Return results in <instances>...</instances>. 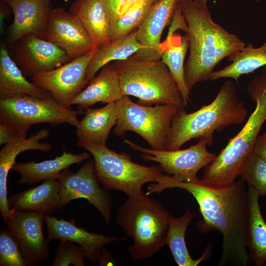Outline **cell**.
Segmentation results:
<instances>
[{
    "instance_id": "6da1fadb",
    "label": "cell",
    "mask_w": 266,
    "mask_h": 266,
    "mask_svg": "<svg viewBox=\"0 0 266 266\" xmlns=\"http://www.w3.org/2000/svg\"><path fill=\"white\" fill-rule=\"evenodd\" d=\"M241 179L216 186L199 179L194 182L178 181L164 175L156 184L157 192L174 188L185 190L198 202L202 220L198 224L202 232L218 231L223 235L221 265L247 266L251 260L247 245L249 215L248 189Z\"/></svg>"
},
{
    "instance_id": "7a4b0ae2",
    "label": "cell",
    "mask_w": 266,
    "mask_h": 266,
    "mask_svg": "<svg viewBox=\"0 0 266 266\" xmlns=\"http://www.w3.org/2000/svg\"><path fill=\"white\" fill-rule=\"evenodd\" d=\"M187 25L189 55L184 74L190 91L197 83L210 79L214 67L223 59L242 50L245 43L212 19L206 5L193 0H180Z\"/></svg>"
},
{
    "instance_id": "3957f363",
    "label": "cell",
    "mask_w": 266,
    "mask_h": 266,
    "mask_svg": "<svg viewBox=\"0 0 266 266\" xmlns=\"http://www.w3.org/2000/svg\"><path fill=\"white\" fill-rule=\"evenodd\" d=\"M247 112L234 83L227 80L209 104L190 113L184 107H179L172 119L166 150L180 149L192 139L203 138L208 146H211L215 132H221L232 125L243 123Z\"/></svg>"
},
{
    "instance_id": "277c9868",
    "label": "cell",
    "mask_w": 266,
    "mask_h": 266,
    "mask_svg": "<svg viewBox=\"0 0 266 266\" xmlns=\"http://www.w3.org/2000/svg\"><path fill=\"white\" fill-rule=\"evenodd\" d=\"M247 90L256 107L241 130L229 138L215 160L204 168L201 180L206 183L222 186L233 182L244 160L252 152L266 121V67L252 79Z\"/></svg>"
},
{
    "instance_id": "5b68a950",
    "label": "cell",
    "mask_w": 266,
    "mask_h": 266,
    "mask_svg": "<svg viewBox=\"0 0 266 266\" xmlns=\"http://www.w3.org/2000/svg\"><path fill=\"white\" fill-rule=\"evenodd\" d=\"M170 215L163 205L144 193L128 197L119 207L116 222L131 236L133 261L150 258L166 245Z\"/></svg>"
},
{
    "instance_id": "8992f818",
    "label": "cell",
    "mask_w": 266,
    "mask_h": 266,
    "mask_svg": "<svg viewBox=\"0 0 266 266\" xmlns=\"http://www.w3.org/2000/svg\"><path fill=\"white\" fill-rule=\"evenodd\" d=\"M114 65L123 95L138 98V103L143 105L173 104L184 107L178 86L161 60L129 58L116 61Z\"/></svg>"
},
{
    "instance_id": "52a82bcc",
    "label": "cell",
    "mask_w": 266,
    "mask_h": 266,
    "mask_svg": "<svg viewBox=\"0 0 266 266\" xmlns=\"http://www.w3.org/2000/svg\"><path fill=\"white\" fill-rule=\"evenodd\" d=\"M77 145L93 157L97 177L105 190H118L128 197L143 193L142 186L157 182L164 174L159 165L145 166L131 160L130 155L118 153L106 145L78 142Z\"/></svg>"
},
{
    "instance_id": "ba28073f",
    "label": "cell",
    "mask_w": 266,
    "mask_h": 266,
    "mask_svg": "<svg viewBox=\"0 0 266 266\" xmlns=\"http://www.w3.org/2000/svg\"><path fill=\"white\" fill-rule=\"evenodd\" d=\"M84 112L63 106L51 94L43 98L28 95L0 97V122L13 129L18 136L27 137L33 125L43 123H67L76 128L78 115Z\"/></svg>"
},
{
    "instance_id": "9c48e42d",
    "label": "cell",
    "mask_w": 266,
    "mask_h": 266,
    "mask_svg": "<svg viewBox=\"0 0 266 266\" xmlns=\"http://www.w3.org/2000/svg\"><path fill=\"white\" fill-rule=\"evenodd\" d=\"M117 104L118 118L115 134L123 136L127 131H132L145 139L152 149L166 150L172 119L179 106L143 105L135 103L126 95Z\"/></svg>"
},
{
    "instance_id": "30bf717a",
    "label": "cell",
    "mask_w": 266,
    "mask_h": 266,
    "mask_svg": "<svg viewBox=\"0 0 266 266\" xmlns=\"http://www.w3.org/2000/svg\"><path fill=\"white\" fill-rule=\"evenodd\" d=\"M124 142L133 149L142 153L144 160L158 163L163 172L181 182L198 181L199 171L211 164L217 156L208 151L207 143L203 138L188 148L174 150L148 148L127 139H124Z\"/></svg>"
},
{
    "instance_id": "8fae6325",
    "label": "cell",
    "mask_w": 266,
    "mask_h": 266,
    "mask_svg": "<svg viewBox=\"0 0 266 266\" xmlns=\"http://www.w3.org/2000/svg\"><path fill=\"white\" fill-rule=\"evenodd\" d=\"M57 179L61 188L58 209L75 199H85L99 210L105 223L109 224L111 199L109 191L100 185L94 160L86 161L75 173L67 169L62 171Z\"/></svg>"
},
{
    "instance_id": "7c38bea8",
    "label": "cell",
    "mask_w": 266,
    "mask_h": 266,
    "mask_svg": "<svg viewBox=\"0 0 266 266\" xmlns=\"http://www.w3.org/2000/svg\"><path fill=\"white\" fill-rule=\"evenodd\" d=\"M98 48L52 70L31 78L38 87L44 89L63 106L71 108L70 101L88 85L85 79L88 64Z\"/></svg>"
},
{
    "instance_id": "4fadbf2b",
    "label": "cell",
    "mask_w": 266,
    "mask_h": 266,
    "mask_svg": "<svg viewBox=\"0 0 266 266\" xmlns=\"http://www.w3.org/2000/svg\"><path fill=\"white\" fill-rule=\"evenodd\" d=\"M11 44L9 53L26 77L32 78L71 61L59 46L32 34L26 35Z\"/></svg>"
},
{
    "instance_id": "5bb4252c",
    "label": "cell",
    "mask_w": 266,
    "mask_h": 266,
    "mask_svg": "<svg viewBox=\"0 0 266 266\" xmlns=\"http://www.w3.org/2000/svg\"><path fill=\"white\" fill-rule=\"evenodd\" d=\"M6 224L17 240L27 266H35L48 259L49 246L43 232L42 213L11 208Z\"/></svg>"
},
{
    "instance_id": "9a60e30c",
    "label": "cell",
    "mask_w": 266,
    "mask_h": 266,
    "mask_svg": "<svg viewBox=\"0 0 266 266\" xmlns=\"http://www.w3.org/2000/svg\"><path fill=\"white\" fill-rule=\"evenodd\" d=\"M45 39L63 49L71 60L95 47L80 20L62 7L52 9Z\"/></svg>"
},
{
    "instance_id": "2e32d148",
    "label": "cell",
    "mask_w": 266,
    "mask_h": 266,
    "mask_svg": "<svg viewBox=\"0 0 266 266\" xmlns=\"http://www.w3.org/2000/svg\"><path fill=\"white\" fill-rule=\"evenodd\" d=\"M180 0H159L151 6L136 29V36L142 48L131 59L139 61L159 60L162 54L163 32L173 17Z\"/></svg>"
},
{
    "instance_id": "e0dca14e",
    "label": "cell",
    "mask_w": 266,
    "mask_h": 266,
    "mask_svg": "<svg viewBox=\"0 0 266 266\" xmlns=\"http://www.w3.org/2000/svg\"><path fill=\"white\" fill-rule=\"evenodd\" d=\"M14 17L9 31V44L32 34L45 39L52 0H2Z\"/></svg>"
},
{
    "instance_id": "ac0fdd59",
    "label": "cell",
    "mask_w": 266,
    "mask_h": 266,
    "mask_svg": "<svg viewBox=\"0 0 266 266\" xmlns=\"http://www.w3.org/2000/svg\"><path fill=\"white\" fill-rule=\"evenodd\" d=\"M44 219L49 242L57 239L76 243L83 249L85 258L93 263L98 261L102 249L107 244L125 239V237L117 238L89 232L76 226L73 219L69 221L63 218L58 219L51 215H45Z\"/></svg>"
},
{
    "instance_id": "d6986e66",
    "label": "cell",
    "mask_w": 266,
    "mask_h": 266,
    "mask_svg": "<svg viewBox=\"0 0 266 266\" xmlns=\"http://www.w3.org/2000/svg\"><path fill=\"white\" fill-rule=\"evenodd\" d=\"M50 132L42 129L29 137L17 136L11 142L5 144L0 151V211L3 220L6 223L12 209L8 205L7 197V177L9 172L15 163L18 155L27 150L49 151L52 149L51 144L40 142L46 138Z\"/></svg>"
},
{
    "instance_id": "ffe728a7",
    "label": "cell",
    "mask_w": 266,
    "mask_h": 266,
    "mask_svg": "<svg viewBox=\"0 0 266 266\" xmlns=\"http://www.w3.org/2000/svg\"><path fill=\"white\" fill-rule=\"evenodd\" d=\"M123 96L116 69L114 64L109 63L70 101V105H77L78 109L84 111L98 102H118Z\"/></svg>"
},
{
    "instance_id": "44dd1931",
    "label": "cell",
    "mask_w": 266,
    "mask_h": 266,
    "mask_svg": "<svg viewBox=\"0 0 266 266\" xmlns=\"http://www.w3.org/2000/svg\"><path fill=\"white\" fill-rule=\"evenodd\" d=\"M84 113V117L76 128L77 142L106 145L110 132L117 120V102L108 103L100 108H87Z\"/></svg>"
},
{
    "instance_id": "7402d4cb",
    "label": "cell",
    "mask_w": 266,
    "mask_h": 266,
    "mask_svg": "<svg viewBox=\"0 0 266 266\" xmlns=\"http://www.w3.org/2000/svg\"><path fill=\"white\" fill-rule=\"evenodd\" d=\"M90 157L87 152L73 154L64 150L62 155L52 160L38 163L15 162L12 169L21 175L17 184H34L40 181L57 179L62 171L73 164H80L88 160Z\"/></svg>"
},
{
    "instance_id": "603a6c76",
    "label": "cell",
    "mask_w": 266,
    "mask_h": 266,
    "mask_svg": "<svg viewBox=\"0 0 266 266\" xmlns=\"http://www.w3.org/2000/svg\"><path fill=\"white\" fill-rule=\"evenodd\" d=\"M60 184L58 179L44 181L42 184L11 196L9 207L19 210L51 215L58 206L61 198Z\"/></svg>"
},
{
    "instance_id": "cb8c5ba5",
    "label": "cell",
    "mask_w": 266,
    "mask_h": 266,
    "mask_svg": "<svg viewBox=\"0 0 266 266\" xmlns=\"http://www.w3.org/2000/svg\"><path fill=\"white\" fill-rule=\"evenodd\" d=\"M69 12L80 20L94 46L99 48L111 41L110 22L101 0H75Z\"/></svg>"
},
{
    "instance_id": "d4e9b609",
    "label": "cell",
    "mask_w": 266,
    "mask_h": 266,
    "mask_svg": "<svg viewBox=\"0 0 266 266\" xmlns=\"http://www.w3.org/2000/svg\"><path fill=\"white\" fill-rule=\"evenodd\" d=\"M50 94L48 91L28 81L10 56L7 48L1 46L0 50V97L28 95L43 98Z\"/></svg>"
},
{
    "instance_id": "484cf974",
    "label": "cell",
    "mask_w": 266,
    "mask_h": 266,
    "mask_svg": "<svg viewBox=\"0 0 266 266\" xmlns=\"http://www.w3.org/2000/svg\"><path fill=\"white\" fill-rule=\"evenodd\" d=\"M248 195L247 249L251 260L256 266H261L266 262V223L259 204V192L254 187L248 186Z\"/></svg>"
},
{
    "instance_id": "4316f807",
    "label": "cell",
    "mask_w": 266,
    "mask_h": 266,
    "mask_svg": "<svg viewBox=\"0 0 266 266\" xmlns=\"http://www.w3.org/2000/svg\"><path fill=\"white\" fill-rule=\"evenodd\" d=\"M136 30L129 34L98 48L90 60L86 72L85 79L89 82L105 65L112 61L125 60L142 48L136 36Z\"/></svg>"
},
{
    "instance_id": "83f0119b",
    "label": "cell",
    "mask_w": 266,
    "mask_h": 266,
    "mask_svg": "<svg viewBox=\"0 0 266 266\" xmlns=\"http://www.w3.org/2000/svg\"><path fill=\"white\" fill-rule=\"evenodd\" d=\"M161 61L166 65L177 84L184 101L187 106L190 100V91L185 79V58L189 49L186 34L182 36L174 33L168 34L164 42L162 43Z\"/></svg>"
},
{
    "instance_id": "f1b7e54d",
    "label": "cell",
    "mask_w": 266,
    "mask_h": 266,
    "mask_svg": "<svg viewBox=\"0 0 266 266\" xmlns=\"http://www.w3.org/2000/svg\"><path fill=\"white\" fill-rule=\"evenodd\" d=\"M193 216L188 209L179 217L170 216L169 218L166 245L168 246L175 263L179 266H197L210 256L208 249L197 260L193 259L189 254L185 241V233Z\"/></svg>"
},
{
    "instance_id": "f546056e",
    "label": "cell",
    "mask_w": 266,
    "mask_h": 266,
    "mask_svg": "<svg viewBox=\"0 0 266 266\" xmlns=\"http://www.w3.org/2000/svg\"><path fill=\"white\" fill-rule=\"evenodd\" d=\"M228 59L232 63L220 70L213 71L209 80L230 78L237 82L241 76L266 66V42L258 48L249 43L240 51L229 56Z\"/></svg>"
},
{
    "instance_id": "4dcf8cb0",
    "label": "cell",
    "mask_w": 266,
    "mask_h": 266,
    "mask_svg": "<svg viewBox=\"0 0 266 266\" xmlns=\"http://www.w3.org/2000/svg\"><path fill=\"white\" fill-rule=\"evenodd\" d=\"M154 3L152 0H138L121 18L110 24L111 40L119 39L136 30Z\"/></svg>"
},
{
    "instance_id": "1f68e13d",
    "label": "cell",
    "mask_w": 266,
    "mask_h": 266,
    "mask_svg": "<svg viewBox=\"0 0 266 266\" xmlns=\"http://www.w3.org/2000/svg\"><path fill=\"white\" fill-rule=\"evenodd\" d=\"M238 176L260 196H266V162L252 152L243 163Z\"/></svg>"
},
{
    "instance_id": "d6a6232c",
    "label": "cell",
    "mask_w": 266,
    "mask_h": 266,
    "mask_svg": "<svg viewBox=\"0 0 266 266\" xmlns=\"http://www.w3.org/2000/svg\"><path fill=\"white\" fill-rule=\"evenodd\" d=\"M0 266H27L17 240L4 229L0 232Z\"/></svg>"
},
{
    "instance_id": "836d02e7",
    "label": "cell",
    "mask_w": 266,
    "mask_h": 266,
    "mask_svg": "<svg viewBox=\"0 0 266 266\" xmlns=\"http://www.w3.org/2000/svg\"><path fill=\"white\" fill-rule=\"evenodd\" d=\"M85 254L80 246L69 241L61 240L56 249L52 266H84Z\"/></svg>"
},
{
    "instance_id": "e575fe53",
    "label": "cell",
    "mask_w": 266,
    "mask_h": 266,
    "mask_svg": "<svg viewBox=\"0 0 266 266\" xmlns=\"http://www.w3.org/2000/svg\"><path fill=\"white\" fill-rule=\"evenodd\" d=\"M138 0H101L110 24L121 18Z\"/></svg>"
},
{
    "instance_id": "d590c367",
    "label": "cell",
    "mask_w": 266,
    "mask_h": 266,
    "mask_svg": "<svg viewBox=\"0 0 266 266\" xmlns=\"http://www.w3.org/2000/svg\"><path fill=\"white\" fill-rule=\"evenodd\" d=\"M252 152L266 162V126L264 133L258 136Z\"/></svg>"
},
{
    "instance_id": "8d00e7d4",
    "label": "cell",
    "mask_w": 266,
    "mask_h": 266,
    "mask_svg": "<svg viewBox=\"0 0 266 266\" xmlns=\"http://www.w3.org/2000/svg\"><path fill=\"white\" fill-rule=\"evenodd\" d=\"M18 136L17 132L8 126L0 124V144L5 145Z\"/></svg>"
},
{
    "instance_id": "74e56055",
    "label": "cell",
    "mask_w": 266,
    "mask_h": 266,
    "mask_svg": "<svg viewBox=\"0 0 266 266\" xmlns=\"http://www.w3.org/2000/svg\"><path fill=\"white\" fill-rule=\"evenodd\" d=\"M99 266H115L116 262L113 257L104 247L98 260Z\"/></svg>"
},
{
    "instance_id": "f35d334b",
    "label": "cell",
    "mask_w": 266,
    "mask_h": 266,
    "mask_svg": "<svg viewBox=\"0 0 266 266\" xmlns=\"http://www.w3.org/2000/svg\"><path fill=\"white\" fill-rule=\"evenodd\" d=\"M198 4L201 5H206V2L208 0H194Z\"/></svg>"
},
{
    "instance_id": "ab89813d",
    "label": "cell",
    "mask_w": 266,
    "mask_h": 266,
    "mask_svg": "<svg viewBox=\"0 0 266 266\" xmlns=\"http://www.w3.org/2000/svg\"><path fill=\"white\" fill-rule=\"evenodd\" d=\"M154 3L156 2V1L159 0H152Z\"/></svg>"
}]
</instances>
